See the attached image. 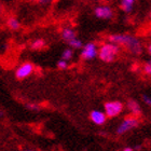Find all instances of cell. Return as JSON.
Returning <instances> with one entry per match:
<instances>
[{
    "label": "cell",
    "instance_id": "cell-17",
    "mask_svg": "<svg viewBox=\"0 0 151 151\" xmlns=\"http://www.w3.org/2000/svg\"><path fill=\"white\" fill-rule=\"evenodd\" d=\"M67 67H68V63H67L66 60H60L57 62V68L58 69H66Z\"/></svg>",
    "mask_w": 151,
    "mask_h": 151
},
{
    "label": "cell",
    "instance_id": "cell-12",
    "mask_svg": "<svg viewBox=\"0 0 151 151\" xmlns=\"http://www.w3.org/2000/svg\"><path fill=\"white\" fill-rule=\"evenodd\" d=\"M44 45H45V42L42 39H37V40L32 41L30 47H32V50H41V49L44 47Z\"/></svg>",
    "mask_w": 151,
    "mask_h": 151
},
{
    "label": "cell",
    "instance_id": "cell-7",
    "mask_svg": "<svg viewBox=\"0 0 151 151\" xmlns=\"http://www.w3.org/2000/svg\"><path fill=\"white\" fill-rule=\"evenodd\" d=\"M95 16L101 19H109L112 17V10L108 6H99L95 8Z\"/></svg>",
    "mask_w": 151,
    "mask_h": 151
},
{
    "label": "cell",
    "instance_id": "cell-20",
    "mask_svg": "<svg viewBox=\"0 0 151 151\" xmlns=\"http://www.w3.org/2000/svg\"><path fill=\"white\" fill-rule=\"evenodd\" d=\"M142 145L133 146V150H134V151H139V150H142Z\"/></svg>",
    "mask_w": 151,
    "mask_h": 151
},
{
    "label": "cell",
    "instance_id": "cell-5",
    "mask_svg": "<svg viewBox=\"0 0 151 151\" xmlns=\"http://www.w3.org/2000/svg\"><path fill=\"white\" fill-rule=\"evenodd\" d=\"M97 47L96 44L93 43V42H88L82 47L81 51V57L85 60H93L97 56Z\"/></svg>",
    "mask_w": 151,
    "mask_h": 151
},
{
    "label": "cell",
    "instance_id": "cell-22",
    "mask_svg": "<svg viewBox=\"0 0 151 151\" xmlns=\"http://www.w3.org/2000/svg\"><path fill=\"white\" fill-rule=\"evenodd\" d=\"M123 151H134V150H133V148H131V147H126V148L123 149Z\"/></svg>",
    "mask_w": 151,
    "mask_h": 151
},
{
    "label": "cell",
    "instance_id": "cell-18",
    "mask_svg": "<svg viewBox=\"0 0 151 151\" xmlns=\"http://www.w3.org/2000/svg\"><path fill=\"white\" fill-rule=\"evenodd\" d=\"M144 71H145V73H147V75L151 76V60H148V62L144 65Z\"/></svg>",
    "mask_w": 151,
    "mask_h": 151
},
{
    "label": "cell",
    "instance_id": "cell-26",
    "mask_svg": "<svg viewBox=\"0 0 151 151\" xmlns=\"http://www.w3.org/2000/svg\"><path fill=\"white\" fill-rule=\"evenodd\" d=\"M30 1H39V0H30Z\"/></svg>",
    "mask_w": 151,
    "mask_h": 151
},
{
    "label": "cell",
    "instance_id": "cell-6",
    "mask_svg": "<svg viewBox=\"0 0 151 151\" xmlns=\"http://www.w3.org/2000/svg\"><path fill=\"white\" fill-rule=\"evenodd\" d=\"M32 70H34V66H32V63H24L23 65L16 69L15 71V77L19 80H22V79H25L27 78L28 76L32 75Z\"/></svg>",
    "mask_w": 151,
    "mask_h": 151
},
{
    "label": "cell",
    "instance_id": "cell-9",
    "mask_svg": "<svg viewBox=\"0 0 151 151\" xmlns=\"http://www.w3.org/2000/svg\"><path fill=\"white\" fill-rule=\"evenodd\" d=\"M126 108L129 109V113L133 116L137 118V116L142 114V107H140V105L135 99H129V101H126Z\"/></svg>",
    "mask_w": 151,
    "mask_h": 151
},
{
    "label": "cell",
    "instance_id": "cell-1",
    "mask_svg": "<svg viewBox=\"0 0 151 151\" xmlns=\"http://www.w3.org/2000/svg\"><path fill=\"white\" fill-rule=\"evenodd\" d=\"M108 39L111 43L125 47L129 53L134 54V55H139L142 52V45L140 41L133 36L116 34V35H110Z\"/></svg>",
    "mask_w": 151,
    "mask_h": 151
},
{
    "label": "cell",
    "instance_id": "cell-8",
    "mask_svg": "<svg viewBox=\"0 0 151 151\" xmlns=\"http://www.w3.org/2000/svg\"><path fill=\"white\" fill-rule=\"evenodd\" d=\"M107 118L108 116H106V113L101 110H92L91 113H90V119L96 125L105 124V122L107 121Z\"/></svg>",
    "mask_w": 151,
    "mask_h": 151
},
{
    "label": "cell",
    "instance_id": "cell-3",
    "mask_svg": "<svg viewBox=\"0 0 151 151\" xmlns=\"http://www.w3.org/2000/svg\"><path fill=\"white\" fill-rule=\"evenodd\" d=\"M139 124V120L136 118V116H127L123 120L122 122L120 123L119 126L116 127V134L118 135H123L127 133L131 129L137 127Z\"/></svg>",
    "mask_w": 151,
    "mask_h": 151
},
{
    "label": "cell",
    "instance_id": "cell-4",
    "mask_svg": "<svg viewBox=\"0 0 151 151\" xmlns=\"http://www.w3.org/2000/svg\"><path fill=\"white\" fill-rule=\"evenodd\" d=\"M105 108V113L108 118H114V116H119L120 113L123 111V104L119 101H107L104 105Z\"/></svg>",
    "mask_w": 151,
    "mask_h": 151
},
{
    "label": "cell",
    "instance_id": "cell-21",
    "mask_svg": "<svg viewBox=\"0 0 151 151\" xmlns=\"http://www.w3.org/2000/svg\"><path fill=\"white\" fill-rule=\"evenodd\" d=\"M50 2H52V0H39V3L41 4H49Z\"/></svg>",
    "mask_w": 151,
    "mask_h": 151
},
{
    "label": "cell",
    "instance_id": "cell-11",
    "mask_svg": "<svg viewBox=\"0 0 151 151\" xmlns=\"http://www.w3.org/2000/svg\"><path fill=\"white\" fill-rule=\"evenodd\" d=\"M134 2H135V0H121V9L124 12H131L133 9Z\"/></svg>",
    "mask_w": 151,
    "mask_h": 151
},
{
    "label": "cell",
    "instance_id": "cell-2",
    "mask_svg": "<svg viewBox=\"0 0 151 151\" xmlns=\"http://www.w3.org/2000/svg\"><path fill=\"white\" fill-rule=\"evenodd\" d=\"M118 53H119V45L109 42V43H105L101 45L98 52V56L103 62L111 63L116 60Z\"/></svg>",
    "mask_w": 151,
    "mask_h": 151
},
{
    "label": "cell",
    "instance_id": "cell-14",
    "mask_svg": "<svg viewBox=\"0 0 151 151\" xmlns=\"http://www.w3.org/2000/svg\"><path fill=\"white\" fill-rule=\"evenodd\" d=\"M73 55V50H71V49H66V50H65L63 53H62V60L68 62L69 60H71Z\"/></svg>",
    "mask_w": 151,
    "mask_h": 151
},
{
    "label": "cell",
    "instance_id": "cell-23",
    "mask_svg": "<svg viewBox=\"0 0 151 151\" xmlns=\"http://www.w3.org/2000/svg\"><path fill=\"white\" fill-rule=\"evenodd\" d=\"M148 53H149V55L151 56V43L148 45Z\"/></svg>",
    "mask_w": 151,
    "mask_h": 151
},
{
    "label": "cell",
    "instance_id": "cell-19",
    "mask_svg": "<svg viewBox=\"0 0 151 151\" xmlns=\"http://www.w3.org/2000/svg\"><path fill=\"white\" fill-rule=\"evenodd\" d=\"M142 101H144L147 106H150V107H151V96L144 94V95H142Z\"/></svg>",
    "mask_w": 151,
    "mask_h": 151
},
{
    "label": "cell",
    "instance_id": "cell-13",
    "mask_svg": "<svg viewBox=\"0 0 151 151\" xmlns=\"http://www.w3.org/2000/svg\"><path fill=\"white\" fill-rule=\"evenodd\" d=\"M8 26H9V28L13 29V30H16V29L19 28V22L17 21L16 19H14V17H10L9 19H8Z\"/></svg>",
    "mask_w": 151,
    "mask_h": 151
},
{
    "label": "cell",
    "instance_id": "cell-16",
    "mask_svg": "<svg viewBox=\"0 0 151 151\" xmlns=\"http://www.w3.org/2000/svg\"><path fill=\"white\" fill-rule=\"evenodd\" d=\"M26 108L30 111H38L40 110V106L37 104H34V103H29V104H26Z\"/></svg>",
    "mask_w": 151,
    "mask_h": 151
},
{
    "label": "cell",
    "instance_id": "cell-10",
    "mask_svg": "<svg viewBox=\"0 0 151 151\" xmlns=\"http://www.w3.org/2000/svg\"><path fill=\"white\" fill-rule=\"evenodd\" d=\"M62 38H63L64 40H66L67 42L71 41L73 39H76L75 30L71 28H64L62 30Z\"/></svg>",
    "mask_w": 151,
    "mask_h": 151
},
{
    "label": "cell",
    "instance_id": "cell-24",
    "mask_svg": "<svg viewBox=\"0 0 151 151\" xmlns=\"http://www.w3.org/2000/svg\"><path fill=\"white\" fill-rule=\"evenodd\" d=\"M149 17H150V19H151V12L149 13Z\"/></svg>",
    "mask_w": 151,
    "mask_h": 151
},
{
    "label": "cell",
    "instance_id": "cell-15",
    "mask_svg": "<svg viewBox=\"0 0 151 151\" xmlns=\"http://www.w3.org/2000/svg\"><path fill=\"white\" fill-rule=\"evenodd\" d=\"M68 44H69L70 47H75V49H80V47H82V42L81 40H79V39H73L71 41H69L68 42Z\"/></svg>",
    "mask_w": 151,
    "mask_h": 151
},
{
    "label": "cell",
    "instance_id": "cell-25",
    "mask_svg": "<svg viewBox=\"0 0 151 151\" xmlns=\"http://www.w3.org/2000/svg\"><path fill=\"white\" fill-rule=\"evenodd\" d=\"M23 151H35V150H23Z\"/></svg>",
    "mask_w": 151,
    "mask_h": 151
}]
</instances>
